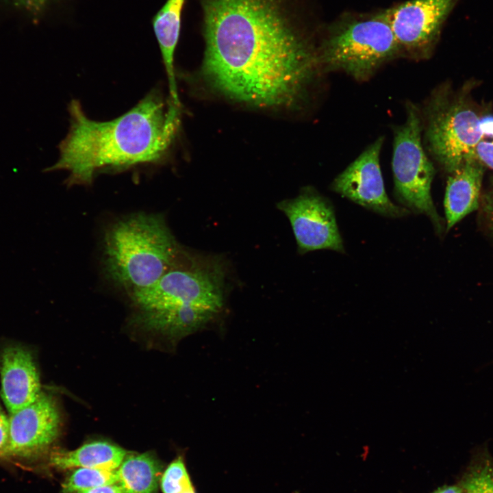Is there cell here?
<instances>
[{
  "instance_id": "obj_17",
  "label": "cell",
  "mask_w": 493,
  "mask_h": 493,
  "mask_svg": "<svg viewBox=\"0 0 493 493\" xmlns=\"http://www.w3.org/2000/svg\"><path fill=\"white\" fill-rule=\"evenodd\" d=\"M459 484L464 493H493V457L486 449L476 453Z\"/></svg>"
},
{
  "instance_id": "obj_5",
  "label": "cell",
  "mask_w": 493,
  "mask_h": 493,
  "mask_svg": "<svg viewBox=\"0 0 493 493\" xmlns=\"http://www.w3.org/2000/svg\"><path fill=\"white\" fill-rule=\"evenodd\" d=\"M403 55L382 11L346 15L331 23L318 52L327 71H341L357 80L370 77L383 64Z\"/></svg>"
},
{
  "instance_id": "obj_14",
  "label": "cell",
  "mask_w": 493,
  "mask_h": 493,
  "mask_svg": "<svg viewBox=\"0 0 493 493\" xmlns=\"http://www.w3.org/2000/svg\"><path fill=\"white\" fill-rule=\"evenodd\" d=\"M184 2L185 0H167L153 20L167 75L170 99L178 107H181V103L176 82L174 55L180 34Z\"/></svg>"
},
{
  "instance_id": "obj_4",
  "label": "cell",
  "mask_w": 493,
  "mask_h": 493,
  "mask_svg": "<svg viewBox=\"0 0 493 493\" xmlns=\"http://www.w3.org/2000/svg\"><path fill=\"white\" fill-rule=\"evenodd\" d=\"M183 249L162 215L132 214L113 222L105 231L104 273L129 296L158 280Z\"/></svg>"
},
{
  "instance_id": "obj_22",
  "label": "cell",
  "mask_w": 493,
  "mask_h": 493,
  "mask_svg": "<svg viewBox=\"0 0 493 493\" xmlns=\"http://www.w3.org/2000/svg\"><path fill=\"white\" fill-rule=\"evenodd\" d=\"M76 493H127L118 483L101 485Z\"/></svg>"
},
{
  "instance_id": "obj_21",
  "label": "cell",
  "mask_w": 493,
  "mask_h": 493,
  "mask_svg": "<svg viewBox=\"0 0 493 493\" xmlns=\"http://www.w3.org/2000/svg\"><path fill=\"white\" fill-rule=\"evenodd\" d=\"M8 416L0 405V459L8 457Z\"/></svg>"
},
{
  "instance_id": "obj_19",
  "label": "cell",
  "mask_w": 493,
  "mask_h": 493,
  "mask_svg": "<svg viewBox=\"0 0 493 493\" xmlns=\"http://www.w3.org/2000/svg\"><path fill=\"white\" fill-rule=\"evenodd\" d=\"M160 483L163 493H182L193 488L182 457H178L168 466Z\"/></svg>"
},
{
  "instance_id": "obj_3",
  "label": "cell",
  "mask_w": 493,
  "mask_h": 493,
  "mask_svg": "<svg viewBox=\"0 0 493 493\" xmlns=\"http://www.w3.org/2000/svg\"><path fill=\"white\" fill-rule=\"evenodd\" d=\"M225 277L218 257L184 248L158 280L129 295L135 322L175 340L205 328L223 308Z\"/></svg>"
},
{
  "instance_id": "obj_2",
  "label": "cell",
  "mask_w": 493,
  "mask_h": 493,
  "mask_svg": "<svg viewBox=\"0 0 493 493\" xmlns=\"http://www.w3.org/2000/svg\"><path fill=\"white\" fill-rule=\"evenodd\" d=\"M68 110V132L59 145L58 161L47 170H66V182L72 186L91 184L101 173L163 162L175 139L181 109L155 88L108 121L88 118L77 100Z\"/></svg>"
},
{
  "instance_id": "obj_18",
  "label": "cell",
  "mask_w": 493,
  "mask_h": 493,
  "mask_svg": "<svg viewBox=\"0 0 493 493\" xmlns=\"http://www.w3.org/2000/svg\"><path fill=\"white\" fill-rule=\"evenodd\" d=\"M117 483L116 470L78 468L66 479L62 488L63 493H76Z\"/></svg>"
},
{
  "instance_id": "obj_13",
  "label": "cell",
  "mask_w": 493,
  "mask_h": 493,
  "mask_svg": "<svg viewBox=\"0 0 493 493\" xmlns=\"http://www.w3.org/2000/svg\"><path fill=\"white\" fill-rule=\"evenodd\" d=\"M483 172V165L475 160L451 174L444 201L447 231L478 208Z\"/></svg>"
},
{
  "instance_id": "obj_9",
  "label": "cell",
  "mask_w": 493,
  "mask_h": 493,
  "mask_svg": "<svg viewBox=\"0 0 493 493\" xmlns=\"http://www.w3.org/2000/svg\"><path fill=\"white\" fill-rule=\"evenodd\" d=\"M277 207L288 218L300 253L319 249L344 253L331 203L312 188L295 198L283 200Z\"/></svg>"
},
{
  "instance_id": "obj_26",
  "label": "cell",
  "mask_w": 493,
  "mask_h": 493,
  "mask_svg": "<svg viewBox=\"0 0 493 493\" xmlns=\"http://www.w3.org/2000/svg\"><path fill=\"white\" fill-rule=\"evenodd\" d=\"M182 493H196V492H195L194 488H190V489H189V490H186V491H185V492H182Z\"/></svg>"
},
{
  "instance_id": "obj_25",
  "label": "cell",
  "mask_w": 493,
  "mask_h": 493,
  "mask_svg": "<svg viewBox=\"0 0 493 493\" xmlns=\"http://www.w3.org/2000/svg\"><path fill=\"white\" fill-rule=\"evenodd\" d=\"M27 3L33 5H42L47 0H22Z\"/></svg>"
},
{
  "instance_id": "obj_15",
  "label": "cell",
  "mask_w": 493,
  "mask_h": 493,
  "mask_svg": "<svg viewBox=\"0 0 493 493\" xmlns=\"http://www.w3.org/2000/svg\"><path fill=\"white\" fill-rule=\"evenodd\" d=\"M127 454V451L118 445L105 441H94L74 451L53 454L51 463L60 469L77 467L116 470Z\"/></svg>"
},
{
  "instance_id": "obj_11",
  "label": "cell",
  "mask_w": 493,
  "mask_h": 493,
  "mask_svg": "<svg viewBox=\"0 0 493 493\" xmlns=\"http://www.w3.org/2000/svg\"><path fill=\"white\" fill-rule=\"evenodd\" d=\"M8 457L33 458L58 438L61 416L55 400L41 392L30 404L8 416Z\"/></svg>"
},
{
  "instance_id": "obj_8",
  "label": "cell",
  "mask_w": 493,
  "mask_h": 493,
  "mask_svg": "<svg viewBox=\"0 0 493 493\" xmlns=\"http://www.w3.org/2000/svg\"><path fill=\"white\" fill-rule=\"evenodd\" d=\"M459 0H409L382 11L403 55L426 58Z\"/></svg>"
},
{
  "instance_id": "obj_20",
  "label": "cell",
  "mask_w": 493,
  "mask_h": 493,
  "mask_svg": "<svg viewBox=\"0 0 493 493\" xmlns=\"http://www.w3.org/2000/svg\"><path fill=\"white\" fill-rule=\"evenodd\" d=\"M477 160L493 170V136H483L476 147Z\"/></svg>"
},
{
  "instance_id": "obj_1",
  "label": "cell",
  "mask_w": 493,
  "mask_h": 493,
  "mask_svg": "<svg viewBox=\"0 0 493 493\" xmlns=\"http://www.w3.org/2000/svg\"><path fill=\"white\" fill-rule=\"evenodd\" d=\"M284 0H203L202 74L221 94L259 108L291 106L320 66Z\"/></svg>"
},
{
  "instance_id": "obj_24",
  "label": "cell",
  "mask_w": 493,
  "mask_h": 493,
  "mask_svg": "<svg viewBox=\"0 0 493 493\" xmlns=\"http://www.w3.org/2000/svg\"><path fill=\"white\" fill-rule=\"evenodd\" d=\"M485 211L488 220L493 227V187L490 191L485 203Z\"/></svg>"
},
{
  "instance_id": "obj_12",
  "label": "cell",
  "mask_w": 493,
  "mask_h": 493,
  "mask_svg": "<svg viewBox=\"0 0 493 493\" xmlns=\"http://www.w3.org/2000/svg\"><path fill=\"white\" fill-rule=\"evenodd\" d=\"M1 396L8 413L32 403L41 393L39 374L27 347L10 344L0 353Z\"/></svg>"
},
{
  "instance_id": "obj_23",
  "label": "cell",
  "mask_w": 493,
  "mask_h": 493,
  "mask_svg": "<svg viewBox=\"0 0 493 493\" xmlns=\"http://www.w3.org/2000/svg\"><path fill=\"white\" fill-rule=\"evenodd\" d=\"M432 493H464L460 484L444 485L435 490Z\"/></svg>"
},
{
  "instance_id": "obj_16",
  "label": "cell",
  "mask_w": 493,
  "mask_h": 493,
  "mask_svg": "<svg viewBox=\"0 0 493 493\" xmlns=\"http://www.w3.org/2000/svg\"><path fill=\"white\" fill-rule=\"evenodd\" d=\"M162 470L149 453L127 455L116 470L118 483L127 493H157Z\"/></svg>"
},
{
  "instance_id": "obj_7",
  "label": "cell",
  "mask_w": 493,
  "mask_h": 493,
  "mask_svg": "<svg viewBox=\"0 0 493 493\" xmlns=\"http://www.w3.org/2000/svg\"><path fill=\"white\" fill-rule=\"evenodd\" d=\"M427 115L426 142L447 172L477 160L476 147L483 134L481 117L470 105L463 99L438 96L431 99Z\"/></svg>"
},
{
  "instance_id": "obj_10",
  "label": "cell",
  "mask_w": 493,
  "mask_h": 493,
  "mask_svg": "<svg viewBox=\"0 0 493 493\" xmlns=\"http://www.w3.org/2000/svg\"><path fill=\"white\" fill-rule=\"evenodd\" d=\"M383 137L370 144L333 181V191L359 205L385 216L399 218L409 210L388 198L379 164Z\"/></svg>"
},
{
  "instance_id": "obj_6",
  "label": "cell",
  "mask_w": 493,
  "mask_h": 493,
  "mask_svg": "<svg viewBox=\"0 0 493 493\" xmlns=\"http://www.w3.org/2000/svg\"><path fill=\"white\" fill-rule=\"evenodd\" d=\"M406 119L394 129L392 166L395 194L406 209L425 214L438 233L443 230L431 195L434 168L422 145V124L416 108L407 106Z\"/></svg>"
}]
</instances>
